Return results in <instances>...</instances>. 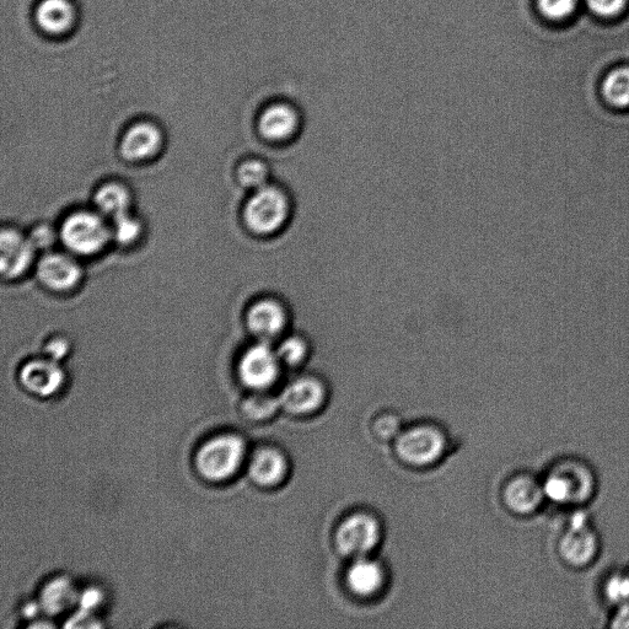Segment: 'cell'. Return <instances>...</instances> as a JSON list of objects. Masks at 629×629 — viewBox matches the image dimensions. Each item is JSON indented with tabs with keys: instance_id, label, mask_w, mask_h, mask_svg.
<instances>
[{
	"instance_id": "obj_1",
	"label": "cell",
	"mask_w": 629,
	"mask_h": 629,
	"mask_svg": "<svg viewBox=\"0 0 629 629\" xmlns=\"http://www.w3.org/2000/svg\"><path fill=\"white\" fill-rule=\"evenodd\" d=\"M245 458V442L234 434H223L204 443L196 456V467L212 482L228 480L240 469Z\"/></svg>"
},
{
	"instance_id": "obj_2",
	"label": "cell",
	"mask_w": 629,
	"mask_h": 629,
	"mask_svg": "<svg viewBox=\"0 0 629 629\" xmlns=\"http://www.w3.org/2000/svg\"><path fill=\"white\" fill-rule=\"evenodd\" d=\"M110 230L98 215L77 213L62 227L64 245L75 254L90 256L99 252L110 239Z\"/></svg>"
},
{
	"instance_id": "obj_3",
	"label": "cell",
	"mask_w": 629,
	"mask_h": 629,
	"mask_svg": "<svg viewBox=\"0 0 629 629\" xmlns=\"http://www.w3.org/2000/svg\"><path fill=\"white\" fill-rule=\"evenodd\" d=\"M380 536V525L373 516L356 514L338 526L335 544L342 555L356 559L367 557L378 546Z\"/></svg>"
},
{
	"instance_id": "obj_4",
	"label": "cell",
	"mask_w": 629,
	"mask_h": 629,
	"mask_svg": "<svg viewBox=\"0 0 629 629\" xmlns=\"http://www.w3.org/2000/svg\"><path fill=\"white\" fill-rule=\"evenodd\" d=\"M594 481L590 472L578 464L559 466L546 478L545 497L556 503H579L593 493Z\"/></svg>"
},
{
	"instance_id": "obj_5",
	"label": "cell",
	"mask_w": 629,
	"mask_h": 629,
	"mask_svg": "<svg viewBox=\"0 0 629 629\" xmlns=\"http://www.w3.org/2000/svg\"><path fill=\"white\" fill-rule=\"evenodd\" d=\"M444 435L437 429L417 427L406 430L396 440L401 460L413 466H429L442 458L445 450Z\"/></svg>"
},
{
	"instance_id": "obj_6",
	"label": "cell",
	"mask_w": 629,
	"mask_h": 629,
	"mask_svg": "<svg viewBox=\"0 0 629 629\" xmlns=\"http://www.w3.org/2000/svg\"><path fill=\"white\" fill-rule=\"evenodd\" d=\"M288 206L281 192L271 187L261 188L247 203V225L258 234H271L286 222Z\"/></svg>"
},
{
	"instance_id": "obj_7",
	"label": "cell",
	"mask_w": 629,
	"mask_h": 629,
	"mask_svg": "<svg viewBox=\"0 0 629 629\" xmlns=\"http://www.w3.org/2000/svg\"><path fill=\"white\" fill-rule=\"evenodd\" d=\"M279 360L267 344H258L245 353L239 365L243 383L254 390H265L278 378Z\"/></svg>"
},
{
	"instance_id": "obj_8",
	"label": "cell",
	"mask_w": 629,
	"mask_h": 629,
	"mask_svg": "<svg viewBox=\"0 0 629 629\" xmlns=\"http://www.w3.org/2000/svg\"><path fill=\"white\" fill-rule=\"evenodd\" d=\"M588 524V516L584 513L573 515L569 529L559 544L562 557L573 566H585L598 552V539Z\"/></svg>"
},
{
	"instance_id": "obj_9",
	"label": "cell",
	"mask_w": 629,
	"mask_h": 629,
	"mask_svg": "<svg viewBox=\"0 0 629 629\" xmlns=\"http://www.w3.org/2000/svg\"><path fill=\"white\" fill-rule=\"evenodd\" d=\"M20 380L31 394L50 397L61 389L64 374L55 360H32L21 369Z\"/></svg>"
},
{
	"instance_id": "obj_10",
	"label": "cell",
	"mask_w": 629,
	"mask_h": 629,
	"mask_svg": "<svg viewBox=\"0 0 629 629\" xmlns=\"http://www.w3.org/2000/svg\"><path fill=\"white\" fill-rule=\"evenodd\" d=\"M326 392L324 386L311 379L294 381L279 396L281 406L294 415H310L324 405Z\"/></svg>"
},
{
	"instance_id": "obj_11",
	"label": "cell",
	"mask_w": 629,
	"mask_h": 629,
	"mask_svg": "<svg viewBox=\"0 0 629 629\" xmlns=\"http://www.w3.org/2000/svg\"><path fill=\"white\" fill-rule=\"evenodd\" d=\"M35 247L30 239L16 233L14 230H4L0 236V267L5 277L20 276L30 266L35 254Z\"/></svg>"
},
{
	"instance_id": "obj_12",
	"label": "cell",
	"mask_w": 629,
	"mask_h": 629,
	"mask_svg": "<svg viewBox=\"0 0 629 629\" xmlns=\"http://www.w3.org/2000/svg\"><path fill=\"white\" fill-rule=\"evenodd\" d=\"M349 590L360 598H370L384 587L385 572L378 562L367 557L354 559L346 574Z\"/></svg>"
},
{
	"instance_id": "obj_13",
	"label": "cell",
	"mask_w": 629,
	"mask_h": 629,
	"mask_svg": "<svg viewBox=\"0 0 629 629\" xmlns=\"http://www.w3.org/2000/svg\"><path fill=\"white\" fill-rule=\"evenodd\" d=\"M252 481L261 487H276L286 480L288 462L281 451L272 448L258 450L250 461Z\"/></svg>"
},
{
	"instance_id": "obj_14",
	"label": "cell",
	"mask_w": 629,
	"mask_h": 629,
	"mask_svg": "<svg viewBox=\"0 0 629 629\" xmlns=\"http://www.w3.org/2000/svg\"><path fill=\"white\" fill-rule=\"evenodd\" d=\"M80 268L72 258L63 255L43 257L39 265V277L42 283L55 290L71 289L78 283Z\"/></svg>"
},
{
	"instance_id": "obj_15",
	"label": "cell",
	"mask_w": 629,
	"mask_h": 629,
	"mask_svg": "<svg viewBox=\"0 0 629 629\" xmlns=\"http://www.w3.org/2000/svg\"><path fill=\"white\" fill-rule=\"evenodd\" d=\"M545 493L542 485L534 478L518 477L505 487L504 501L510 510L518 514H530L539 509L544 501Z\"/></svg>"
},
{
	"instance_id": "obj_16",
	"label": "cell",
	"mask_w": 629,
	"mask_h": 629,
	"mask_svg": "<svg viewBox=\"0 0 629 629\" xmlns=\"http://www.w3.org/2000/svg\"><path fill=\"white\" fill-rule=\"evenodd\" d=\"M247 324L256 336L267 341L279 335V332L283 330L286 325V315L281 306L273 301H261L252 306L247 315Z\"/></svg>"
},
{
	"instance_id": "obj_17",
	"label": "cell",
	"mask_w": 629,
	"mask_h": 629,
	"mask_svg": "<svg viewBox=\"0 0 629 629\" xmlns=\"http://www.w3.org/2000/svg\"><path fill=\"white\" fill-rule=\"evenodd\" d=\"M160 132L153 125L141 123L129 129L123 138L121 150L123 157L129 160H141L152 157L159 149Z\"/></svg>"
},
{
	"instance_id": "obj_18",
	"label": "cell",
	"mask_w": 629,
	"mask_h": 629,
	"mask_svg": "<svg viewBox=\"0 0 629 629\" xmlns=\"http://www.w3.org/2000/svg\"><path fill=\"white\" fill-rule=\"evenodd\" d=\"M79 593L68 578H56L42 589L40 606L50 615H59L78 602Z\"/></svg>"
},
{
	"instance_id": "obj_19",
	"label": "cell",
	"mask_w": 629,
	"mask_h": 629,
	"mask_svg": "<svg viewBox=\"0 0 629 629\" xmlns=\"http://www.w3.org/2000/svg\"><path fill=\"white\" fill-rule=\"evenodd\" d=\"M298 117L293 109L286 105H276L263 112L260 120V131L272 141H283L295 132Z\"/></svg>"
},
{
	"instance_id": "obj_20",
	"label": "cell",
	"mask_w": 629,
	"mask_h": 629,
	"mask_svg": "<svg viewBox=\"0 0 629 629\" xmlns=\"http://www.w3.org/2000/svg\"><path fill=\"white\" fill-rule=\"evenodd\" d=\"M74 9L68 0H43L37 9V21L41 28L51 34H62L71 28Z\"/></svg>"
},
{
	"instance_id": "obj_21",
	"label": "cell",
	"mask_w": 629,
	"mask_h": 629,
	"mask_svg": "<svg viewBox=\"0 0 629 629\" xmlns=\"http://www.w3.org/2000/svg\"><path fill=\"white\" fill-rule=\"evenodd\" d=\"M602 95L607 104L617 109L629 107V68H618L607 75L602 83Z\"/></svg>"
},
{
	"instance_id": "obj_22",
	"label": "cell",
	"mask_w": 629,
	"mask_h": 629,
	"mask_svg": "<svg viewBox=\"0 0 629 629\" xmlns=\"http://www.w3.org/2000/svg\"><path fill=\"white\" fill-rule=\"evenodd\" d=\"M95 203L101 213L115 219L127 213L129 197L125 188L118 185H106L96 193Z\"/></svg>"
},
{
	"instance_id": "obj_23",
	"label": "cell",
	"mask_w": 629,
	"mask_h": 629,
	"mask_svg": "<svg viewBox=\"0 0 629 629\" xmlns=\"http://www.w3.org/2000/svg\"><path fill=\"white\" fill-rule=\"evenodd\" d=\"M278 407H281L279 399L258 392V394L251 395L244 400L243 405H241V413L249 421L261 422L276 415Z\"/></svg>"
},
{
	"instance_id": "obj_24",
	"label": "cell",
	"mask_w": 629,
	"mask_h": 629,
	"mask_svg": "<svg viewBox=\"0 0 629 629\" xmlns=\"http://www.w3.org/2000/svg\"><path fill=\"white\" fill-rule=\"evenodd\" d=\"M277 356L284 364L294 367L306 357V346L299 338H288L278 348Z\"/></svg>"
},
{
	"instance_id": "obj_25",
	"label": "cell",
	"mask_w": 629,
	"mask_h": 629,
	"mask_svg": "<svg viewBox=\"0 0 629 629\" xmlns=\"http://www.w3.org/2000/svg\"><path fill=\"white\" fill-rule=\"evenodd\" d=\"M605 593L607 599L616 605H626L629 602V574L614 575L606 583Z\"/></svg>"
},
{
	"instance_id": "obj_26",
	"label": "cell",
	"mask_w": 629,
	"mask_h": 629,
	"mask_svg": "<svg viewBox=\"0 0 629 629\" xmlns=\"http://www.w3.org/2000/svg\"><path fill=\"white\" fill-rule=\"evenodd\" d=\"M114 222V235L121 244H131L141 234V225L127 213L115 218Z\"/></svg>"
},
{
	"instance_id": "obj_27",
	"label": "cell",
	"mask_w": 629,
	"mask_h": 629,
	"mask_svg": "<svg viewBox=\"0 0 629 629\" xmlns=\"http://www.w3.org/2000/svg\"><path fill=\"white\" fill-rule=\"evenodd\" d=\"M578 0H539V9L548 19L561 20L571 15Z\"/></svg>"
},
{
	"instance_id": "obj_28",
	"label": "cell",
	"mask_w": 629,
	"mask_h": 629,
	"mask_svg": "<svg viewBox=\"0 0 629 629\" xmlns=\"http://www.w3.org/2000/svg\"><path fill=\"white\" fill-rule=\"evenodd\" d=\"M267 170L265 166L257 161H249L241 165L239 169V179L246 187H260L265 184Z\"/></svg>"
},
{
	"instance_id": "obj_29",
	"label": "cell",
	"mask_w": 629,
	"mask_h": 629,
	"mask_svg": "<svg viewBox=\"0 0 629 629\" xmlns=\"http://www.w3.org/2000/svg\"><path fill=\"white\" fill-rule=\"evenodd\" d=\"M591 12L600 16H615L625 7L626 0H585Z\"/></svg>"
},
{
	"instance_id": "obj_30",
	"label": "cell",
	"mask_w": 629,
	"mask_h": 629,
	"mask_svg": "<svg viewBox=\"0 0 629 629\" xmlns=\"http://www.w3.org/2000/svg\"><path fill=\"white\" fill-rule=\"evenodd\" d=\"M104 602V595L96 588H90L79 594L78 604L80 610L94 612Z\"/></svg>"
},
{
	"instance_id": "obj_31",
	"label": "cell",
	"mask_w": 629,
	"mask_h": 629,
	"mask_svg": "<svg viewBox=\"0 0 629 629\" xmlns=\"http://www.w3.org/2000/svg\"><path fill=\"white\" fill-rule=\"evenodd\" d=\"M68 628H95L100 627L95 620L93 612L80 610L67 622Z\"/></svg>"
},
{
	"instance_id": "obj_32",
	"label": "cell",
	"mask_w": 629,
	"mask_h": 629,
	"mask_svg": "<svg viewBox=\"0 0 629 629\" xmlns=\"http://www.w3.org/2000/svg\"><path fill=\"white\" fill-rule=\"evenodd\" d=\"M68 352L69 343L66 340H62V338H56V340H52L46 346L47 357L55 360V362H59V360L66 357Z\"/></svg>"
},
{
	"instance_id": "obj_33",
	"label": "cell",
	"mask_w": 629,
	"mask_h": 629,
	"mask_svg": "<svg viewBox=\"0 0 629 629\" xmlns=\"http://www.w3.org/2000/svg\"><path fill=\"white\" fill-rule=\"evenodd\" d=\"M53 239H55V236H53L51 229L40 227L32 233L30 241L35 249H46V247H50L53 244Z\"/></svg>"
},
{
	"instance_id": "obj_34",
	"label": "cell",
	"mask_w": 629,
	"mask_h": 629,
	"mask_svg": "<svg viewBox=\"0 0 629 629\" xmlns=\"http://www.w3.org/2000/svg\"><path fill=\"white\" fill-rule=\"evenodd\" d=\"M611 626L612 628H629V602L626 605L620 606V610L617 611Z\"/></svg>"
}]
</instances>
